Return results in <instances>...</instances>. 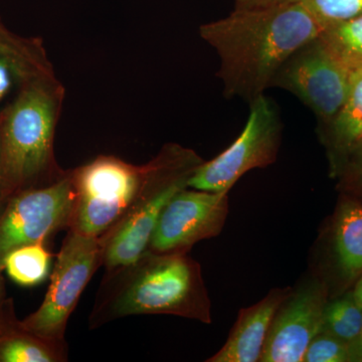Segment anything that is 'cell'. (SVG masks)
Masks as SVG:
<instances>
[{
	"label": "cell",
	"instance_id": "obj_1",
	"mask_svg": "<svg viewBox=\"0 0 362 362\" xmlns=\"http://www.w3.org/2000/svg\"><path fill=\"white\" fill-rule=\"evenodd\" d=\"M323 26L303 2H285L235 11L202 25L199 35L221 58L218 78L226 98L252 103L264 95L281 66Z\"/></svg>",
	"mask_w": 362,
	"mask_h": 362
},
{
	"label": "cell",
	"instance_id": "obj_2",
	"mask_svg": "<svg viewBox=\"0 0 362 362\" xmlns=\"http://www.w3.org/2000/svg\"><path fill=\"white\" fill-rule=\"evenodd\" d=\"M209 293L201 265L187 254L142 256L106 271L89 319L98 328L132 315L165 314L211 323Z\"/></svg>",
	"mask_w": 362,
	"mask_h": 362
},
{
	"label": "cell",
	"instance_id": "obj_3",
	"mask_svg": "<svg viewBox=\"0 0 362 362\" xmlns=\"http://www.w3.org/2000/svg\"><path fill=\"white\" fill-rule=\"evenodd\" d=\"M65 90L56 76L26 85L0 112V148L7 199L64 175L54 152Z\"/></svg>",
	"mask_w": 362,
	"mask_h": 362
},
{
	"label": "cell",
	"instance_id": "obj_4",
	"mask_svg": "<svg viewBox=\"0 0 362 362\" xmlns=\"http://www.w3.org/2000/svg\"><path fill=\"white\" fill-rule=\"evenodd\" d=\"M204 161L194 150L168 144L143 165L144 176L134 201L99 238L106 271L128 265L147 251L164 206L176 192L188 187V180Z\"/></svg>",
	"mask_w": 362,
	"mask_h": 362
},
{
	"label": "cell",
	"instance_id": "obj_5",
	"mask_svg": "<svg viewBox=\"0 0 362 362\" xmlns=\"http://www.w3.org/2000/svg\"><path fill=\"white\" fill-rule=\"evenodd\" d=\"M76 192L71 230L100 238L129 209L141 187L144 166L99 156L71 170Z\"/></svg>",
	"mask_w": 362,
	"mask_h": 362
},
{
	"label": "cell",
	"instance_id": "obj_6",
	"mask_svg": "<svg viewBox=\"0 0 362 362\" xmlns=\"http://www.w3.org/2000/svg\"><path fill=\"white\" fill-rule=\"evenodd\" d=\"M102 267L99 238L69 228L42 305L21 327L49 341L66 344V324L90 278Z\"/></svg>",
	"mask_w": 362,
	"mask_h": 362
},
{
	"label": "cell",
	"instance_id": "obj_7",
	"mask_svg": "<svg viewBox=\"0 0 362 362\" xmlns=\"http://www.w3.org/2000/svg\"><path fill=\"white\" fill-rule=\"evenodd\" d=\"M282 123L275 103L265 94L250 103L246 126L225 151L204 161L188 180V187L226 192L247 171L265 168L277 159Z\"/></svg>",
	"mask_w": 362,
	"mask_h": 362
},
{
	"label": "cell",
	"instance_id": "obj_8",
	"mask_svg": "<svg viewBox=\"0 0 362 362\" xmlns=\"http://www.w3.org/2000/svg\"><path fill=\"white\" fill-rule=\"evenodd\" d=\"M76 192L71 173L42 187L11 195L0 209V274L7 255L16 247L47 242L69 230L75 209Z\"/></svg>",
	"mask_w": 362,
	"mask_h": 362
},
{
	"label": "cell",
	"instance_id": "obj_9",
	"mask_svg": "<svg viewBox=\"0 0 362 362\" xmlns=\"http://www.w3.org/2000/svg\"><path fill=\"white\" fill-rule=\"evenodd\" d=\"M351 71L318 37L281 66L271 87L282 88L299 98L315 114L320 133L344 104Z\"/></svg>",
	"mask_w": 362,
	"mask_h": 362
},
{
	"label": "cell",
	"instance_id": "obj_10",
	"mask_svg": "<svg viewBox=\"0 0 362 362\" xmlns=\"http://www.w3.org/2000/svg\"><path fill=\"white\" fill-rule=\"evenodd\" d=\"M228 214L226 192L183 188L164 206L147 251L187 254L201 240L220 235Z\"/></svg>",
	"mask_w": 362,
	"mask_h": 362
},
{
	"label": "cell",
	"instance_id": "obj_11",
	"mask_svg": "<svg viewBox=\"0 0 362 362\" xmlns=\"http://www.w3.org/2000/svg\"><path fill=\"white\" fill-rule=\"evenodd\" d=\"M328 300L327 286L315 274L292 288L274 315L259 361H303L307 347L321 331Z\"/></svg>",
	"mask_w": 362,
	"mask_h": 362
},
{
	"label": "cell",
	"instance_id": "obj_12",
	"mask_svg": "<svg viewBox=\"0 0 362 362\" xmlns=\"http://www.w3.org/2000/svg\"><path fill=\"white\" fill-rule=\"evenodd\" d=\"M315 275L327 286L329 298L352 289L362 276V201L340 194L323 230Z\"/></svg>",
	"mask_w": 362,
	"mask_h": 362
},
{
	"label": "cell",
	"instance_id": "obj_13",
	"mask_svg": "<svg viewBox=\"0 0 362 362\" xmlns=\"http://www.w3.org/2000/svg\"><path fill=\"white\" fill-rule=\"evenodd\" d=\"M291 289L276 288L258 303L240 309L225 344L206 361H259L274 315Z\"/></svg>",
	"mask_w": 362,
	"mask_h": 362
},
{
	"label": "cell",
	"instance_id": "obj_14",
	"mask_svg": "<svg viewBox=\"0 0 362 362\" xmlns=\"http://www.w3.org/2000/svg\"><path fill=\"white\" fill-rule=\"evenodd\" d=\"M54 75L42 40L23 37L0 21V101L13 90L39 78Z\"/></svg>",
	"mask_w": 362,
	"mask_h": 362
},
{
	"label": "cell",
	"instance_id": "obj_15",
	"mask_svg": "<svg viewBox=\"0 0 362 362\" xmlns=\"http://www.w3.org/2000/svg\"><path fill=\"white\" fill-rule=\"evenodd\" d=\"M319 135L327 151L330 168L362 139V69L352 70L344 104L329 126Z\"/></svg>",
	"mask_w": 362,
	"mask_h": 362
},
{
	"label": "cell",
	"instance_id": "obj_16",
	"mask_svg": "<svg viewBox=\"0 0 362 362\" xmlns=\"http://www.w3.org/2000/svg\"><path fill=\"white\" fill-rule=\"evenodd\" d=\"M66 344L42 339L9 322L0 335V362H63L66 361Z\"/></svg>",
	"mask_w": 362,
	"mask_h": 362
},
{
	"label": "cell",
	"instance_id": "obj_17",
	"mask_svg": "<svg viewBox=\"0 0 362 362\" xmlns=\"http://www.w3.org/2000/svg\"><path fill=\"white\" fill-rule=\"evenodd\" d=\"M52 252L45 243L26 245L9 252L4 262V270L16 284L33 287L42 284L49 275Z\"/></svg>",
	"mask_w": 362,
	"mask_h": 362
},
{
	"label": "cell",
	"instance_id": "obj_18",
	"mask_svg": "<svg viewBox=\"0 0 362 362\" xmlns=\"http://www.w3.org/2000/svg\"><path fill=\"white\" fill-rule=\"evenodd\" d=\"M362 307L351 290L334 298H329L323 312L320 332L327 333L350 344L361 331Z\"/></svg>",
	"mask_w": 362,
	"mask_h": 362
},
{
	"label": "cell",
	"instance_id": "obj_19",
	"mask_svg": "<svg viewBox=\"0 0 362 362\" xmlns=\"http://www.w3.org/2000/svg\"><path fill=\"white\" fill-rule=\"evenodd\" d=\"M319 37L344 65L362 69V16L328 26Z\"/></svg>",
	"mask_w": 362,
	"mask_h": 362
},
{
	"label": "cell",
	"instance_id": "obj_20",
	"mask_svg": "<svg viewBox=\"0 0 362 362\" xmlns=\"http://www.w3.org/2000/svg\"><path fill=\"white\" fill-rule=\"evenodd\" d=\"M330 173L337 180L340 194L351 195L362 201V139L330 168Z\"/></svg>",
	"mask_w": 362,
	"mask_h": 362
},
{
	"label": "cell",
	"instance_id": "obj_21",
	"mask_svg": "<svg viewBox=\"0 0 362 362\" xmlns=\"http://www.w3.org/2000/svg\"><path fill=\"white\" fill-rule=\"evenodd\" d=\"M320 23L328 26L354 20L362 16V0H300Z\"/></svg>",
	"mask_w": 362,
	"mask_h": 362
},
{
	"label": "cell",
	"instance_id": "obj_22",
	"mask_svg": "<svg viewBox=\"0 0 362 362\" xmlns=\"http://www.w3.org/2000/svg\"><path fill=\"white\" fill-rule=\"evenodd\" d=\"M303 362H349V344L319 332L307 347Z\"/></svg>",
	"mask_w": 362,
	"mask_h": 362
},
{
	"label": "cell",
	"instance_id": "obj_23",
	"mask_svg": "<svg viewBox=\"0 0 362 362\" xmlns=\"http://www.w3.org/2000/svg\"><path fill=\"white\" fill-rule=\"evenodd\" d=\"M349 362H362V324L356 339L349 345Z\"/></svg>",
	"mask_w": 362,
	"mask_h": 362
},
{
	"label": "cell",
	"instance_id": "obj_24",
	"mask_svg": "<svg viewBox=\"0 0 362 362\" xmlns=\"http://www.w3.org/2000/svg\"><path fill=\"white\" fill-rule=\"evenodd\" d=\"M270 4V0H235V11L257 8V7L267 6Z\"/></svg>",
	"mask_w": 362,
	"mask_h": 362
},
{
	"label": "cell",
	"instance_id": "obj_25",
	"mask_svg": "<svg viewBox=\"0 0 362 362\" xmlns=\"http://www.w3.org/2000/svg\"><path fill=\"white\" fill-rule=\"evenodd\" d=\"M6 202V177H4V161L0 148V209Z\"/></svg>",
	"mask_w": 362,
	"mask_h": 362
},
{
	"label": "cell",
	"instance_id": "obj_26",
	"mask_svg": "<svg viewBox=\"0 0 362 362\" xmlns=\"http://www.w3.org/2000/svg\"><path fill=\"white\" fill-rule=\"evenodd\" d=\"M351 291L356 301L358 302V304L362 307V276L357 280L354 287H352Z\"/></svg>",
	"mask_w": 362,
	"mask_h": 362
},
{
	"label": "cell",
	"instance_id": "obj_27",
	"mask_svg": "<svg viewBox=\"0 0 362 362\" xmlns=\"http://www.w3.org/2000/svg\"><path fill=\"white\" fill-rule=\"evenodd\" d=\"M297 1V0H270V4H285V2ZM269 4V6H270Z\"/></svg>",
	"mask_w": 362,
	"mask_h": 362
},
{
	"label": "cell",
	"instance_id": "obj_28",
	"mask_svg": "<svg viewBox=\"0 0 362 362\" xmlns=\"http://www.w3.org/2000/svg\"><path fill=\"white\" fill-rule=\"evenodd\" d=\"M4 323H6V320H4V319L0 320V335H1L2 331H4Z\"/></svg>",
	"mask_w": 362,
	"mask_h": 362
},
{
	"label": "cell",
	"instance_id": "obj_29",
	"mask_svg": "<svg viewBox=\"0 0 362 362\" xmlns=\"http://www.w3.org/2000/svg\"><path fill=\"white\" fill-rule=\"evenodd\" d=\"M0 302H1V283H0ZM2 318H0L1 320Z\"/></svg>",
	"mask_w": 362,
	"mask_h": 362
}]
</instances>
